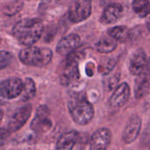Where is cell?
<instances>
[{
	"instance_id": "4fadbf2b",
	"label": "cell",
	"mask_w": 150,
	"mask_h": 150,
	"mask_svg": "<svg viewBox=\"0 0 150 150\" xmlns=\"http://www.w3.org/2000/svg\"><path fill=\"white\" fill-rule=\"evenodd\" d=\"M147 66V55L142 49L135 51L129 61V70L132 75L138 76L143 73Z\"/></svg>"
},
{
	"instance_id": "5b68a950",
	"label": "cell",
	"mask_w": 150,
	"mask_h": 150,
	"mask_svg": "<svg viewBox=\"0 0 150 150\" xmlns=\"http://www.w3.org/2000/svg\"><path fill=\"white\" fill-rule=\"evenodd\" d=\"M31 114H32L31 105H26L18 108L11 116L7 125V131L11 133L18 131L27 122Z\"/></svg>"
},
{
	"instance_id": "ac0fdd59",
	"label": "cell",
	"mask_w": 150,
	"mask_h": 150,
	"mask_svg": "<svg viewBox=\"0 0 150 150\" xmlns=\"http://www.w3.org/2000/svg\"><path fill=\"white\" fill-rule=\"evenodd\" d=\"M36 94V87L32 78H26L24 82V89L21 93V100L24 102L29 101L34 98Z\"/></svg>"
},
{
	"instance_id": "52a82bcc",
	"label": "cell",
	"mask_w": 150,
	"mask_h": 150,
	"mask_svg": "<svg viewBox=\"0 0 150 150\" xmlns=\"http://www.w3.org/2000/svg\"><path fill=\"white\" fill-rule=\"evenodd\" d=\"M52 122L49 119V112L47 106H40L37 109L35 118L31 123V129L35 133H45L51 128Z\"/></svg>"
},
{
	"instance_id": "7c38bea8",
	"label": "cell",
	"mask_w": 150,
	"mask_h": 150,
	"mask_svg": "<svg viewBox=\"0 0 150 150\" xmlns=\"http://www.w3.org/2000/svg\"><path fill=\"white\" fill-rule=\"evenodd\" d=\"M112 142V133L107 128L98 129L91 138V149H105Z\"/></svg>"
},
{
	"instance_id": "44dd1931",
	"label": "cell",
	"mask_w": 150,
	"mask_h": 150,
	"mask_svg": "<svg viewBox=\"0 0 150 150\" xmlns=\"http://www.w3.org/2000/svg\"><path fill=\"white\" fill-rule=\"evenodd\" d=\"M22 7H23V3L21 1H15L14 3H11V4L6 5L5 9H4V13L8 16H11V15L18 12Z\"/></svg>"
},
{
	"instance_id": "2e32d148",
	"label": "cell",
	"mask_w": 150,
	"mask_h": 150,
	"mask_svg": "<svg viewBox=\"0 0 150 150\" xmlns=\"http://www.w3.org/2000/svg\"><path fill=\"white\" fill-rule=\"evenodd\" d=\"M149 91V79L148 74L144 71L143 73L137 76L134 83V95L135 98L140 99L144 98Z\"/></svg>"
},
{
	"instance_id": "3957f363",
	"label": "cell",
	"mask_w": 150,
	"mask_h": 150,
	"mask_svg": "<svg viewBox=\"0 0 150 150\" xmlns=\"http://www.w3.org/2000/svg\"><path fill=\"white\" fill-rule=\"evenodd\" d=\"M18 57L25 65L43 67L51 62L53 53L49 48H40L32 45L22 49L19 52Z\"/></svg>"
},
{
	"instance_id": "9c48e42d",
	"label": "cell",
	"mask_w": 150,
	"mask_h": 150,
	"mask_svg": "<svg viewBox=\"0 0 150 150\" xmlns=\"http://www.w3.org/2000/svg\"><path fill=\"white\" fill-rule=\"evenodd\" d=\"M81 45V38L76 33H71L62 38L57 46L56 52L61 55H69Z\"/></svg>"
},
{
	"instance_id": "8992f818",
	"label": "cell",
	"mask_w": 150,
	"mask_h": 150,
	"mask_svg": "<svg viewBox=\"0 0 150 150\" xmlns=\"http://www.w3.org/2000/svg\"><path fill=\"white\" fill-rule=\"evenodd\" d=\"M24 89V82L18 77H11L4 80L0 85L2 97L12 99L21 95Z\"/></svg>"
},
{
	"instance_id": "603a6c76",
	"label": "cell",
	"mask_w": 150,
	"mask_h": 150,
	"mask_svg": "<svg viewBox=\"0 0 150 150\" xmlns=\"http://www.w3.org/2000/svg\"><path fill=\"white\" fill-rule=\"evenodd\" d=\"M120 74L118 72L116 74H114L112 76H111L110 78H108V80L106 81V83H105L106 89L108 91H111L113 88H115V86L118 84V83L120 81Z\"/></svg>"
},
{
	"instance_id": "5bb4252c",
	"label": "cell",
	"mask_w": 150,
	"mask_h": 150,
	"mask_svg": "<svg viewBox=\"0 0 150 150\" xmlns=\"http://www.w3.org/2000/svg\"><path fill=\"white\" fill-rule=\"evenodd\" d=\"M123 13V7L120 4H110L107 5L101 16L100 21L103 24H113L117 22Z\"/></svg>"
},
{
	"instance_id": "8fae6325",
	"label": "cell",
	"mask_w": 150,
	"mask_h": 150,
	"mask_svg": "<svg viewBox=\"0 0 150 150\" xmlns=\"http://www.w3.org/2000/svg\"><path fill=\"white\" fill-rule=\"evenodd\" d=\"M131 90L127 83L119 84L110 98V105L113 108H120L127 104L130 98Z\"/></svg>"
},
{
	"instance_id": "6da1fadb",
	"label": "cell",
	"mask_w": 150,
	"mask_h": 150,
	"mask_svg": "<svg viewBox=\"0 0 150 150\" xmlns=\"http://www.w3.org/2000/svg\"><path fill=\"white\" fill-rule=\"evenodd\" d=\"M43 33V24L38 18H25L18 21L12 29L18 41L25 46L35 44Z\"/></svg>"
},
{
	"instance_id": "277c9868",
	"label": "cell",
	"mask_w": 150,
	"mask_h": 150,
	"mask_svg": "<svg viewBox=\"0 0 150 150\" xmlns=\"http://www.w3.org/2000/svg\"><path fill=\"white\" fill-rule=\"evenodd\" d=\"M91 0H76L69 10V18L73 23H80L91 14Z\"/></svg>"
},
{
	"instance_id": "cb8c5ba5",
	"label": "cell",
	"mask_w": 150,
	"mask_h": 150,
	"mask_svg": "<svg viewBox=\"0 0 150 150\" xmlns=\"http://www.w3.org/2000/svg\"><path fill=\"white\" fill-rule=\"evenodd\" d=\"M116 65V61L113 59H108L105 62L104 64L101 65V71L103 72V74H109L114 68V66Z\"/></svg>"
},
{
	"instance_id": "9a60e30c",
	"label": "cell",
	"mask_w": 150,
	"mask_h": 150,
	"mask_svg": "<svg viewBox=\"0 0 150 150\" xmlns=\"http://www.w3.org/2000/svg\"><path fill=\"white\" fill-rule=\"evenodd\" d=\"M79 139V134L76 131H69L67 132L59 138L57 144H56V149H57L63 150H70L73 149L76 143L78 142Z\"/></svg>"
},
{
	"instance_id": "d6986e66",
	"label": "cell",
	"mask_w": 150,
	"mask_h": 150,
	"mask_svg": "<svg viewBox=\"0 0 150 150\" xmlns=\"http://www.w3.org/2000/svg\"><path fill=\"white\" fill-rule=\"evenodd\" d=\"M130 34V31L127 27L123 25H117L109 30V35L113 37L119 42L126 41Z\"/></svg>"
},
{
	"instance_id": "ffe728a7",
	"label": "cell",
	"mask_w": 150,
	"mask_h": 150,
	"mask_svg": "<svg viewBox=\"0 0 150 150\" xmlns=\"http://www.w3.org/2000/svg\"><path fill=\"white\" fill-rule=\"evenodd\" d=\"M133 10L141 18H146L150 11V3L149 0H134Z\"/></svg>"
},
{
	"instance_id": "e0dca14e",
	"label": "cell",
	"mask_w": 150,
	"mask_h": 150,
	"mask_svg": "<svg viewBox=\"0 0 150 150\" xmlns=\"http://www.w3.org/2000/svg\"><path fill=\"white\" fill-rule=\"evenodd\" d=\"M117 40L109 35L108 37H104L96 43V49L98 52L102 54H108L115 50L117 47Z\"/></svg>"
},
{
	"instance_id": "7402d4cb",
	"label": "cell",
	"mask_w": 150,
	"mask_h": 150,
	"mask_svg": "<svg viewBox=\"0 0 150 150\" xmlns=\"http://www.w3.org/2000/svg\"><path fill=\"white\" fill-rule=\"evenodd\" d=\"M12 61V55L6 51H1L0 53V64H1V69L6 68Z\"/></svg>"
},
{
	"instance_id": "30bf717a",
	"label": "cell",
	"mask_w": 150,
	"mask_h": 150,
	"mask_svg": "<svg viewBox=\"0 0 150 150\" xmlns=\"http://www.w3.org/2000/svg\"><path fill=\"white\" fill-rule=\"evenodd\" d=\"M141 128H142V120L140 117L137 115L131 116L122 134V139L124 142L127 144H130L133 142H134L140 134Z\"/></svg>"
},
{
	"instance_id": "d4e9b609",
	"label": "cell",
	"mask_w": 150,
	"mask_h": 150,
	"mask_svg": "<svg viewBox=\"0 0 150 150\" xmlns=\"http://www.w3.org/2000/svg\"><path fill=\"white\" fill-rule=\"evenodd\" d=\"M146 24H147L148 29L150 31V11L149 13L147 15V17H146Z\"/></svg>"
},
{
	"instance_id": "ba28073f",
	"label": "cell",
	"mask_w": 150,
	"mask_h": 150,
	"mask_svg": "<svg viewBox=\"0 0 150 150\" xmlns=\"http://www.w3.org/2000/svg\"><path fill=\"white\" fill-rule=\"evenodd\" d=\"M79 78L80 74L76 59L69 58L67 64L61 75V83L64 86H69L77 82Z\"/></svg>"
},
{
	"instance_id": "7a4b0ae2",
	"label": "cell",
	"mask_w": 150,
	"mask_h": 150,
	"mask_svg": "<svg viewBox=\"0 0 150 150\" xmlns=\"http://www.w3.org/2000/svg\"><path fill=\"white\" fill-rule=\"evenodd\" d=\"M69 111L72 120L80 126L89 124L94 116V108L84 94H76L69 101Z\"/></svg>"
}]
</instances>
